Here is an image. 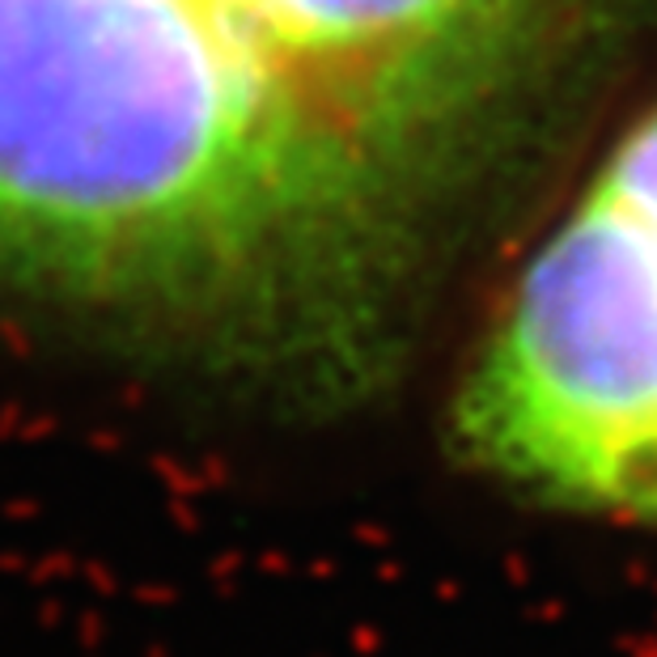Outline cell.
<instances>
[{
    "mask_svg": "<svg viewBox=\"0 0 657 657\" xmlns=\"http://www.w3.org/2000/svg\"><path fill=\"white\" fill-rule=\"evenodd\" d=\"M657 0H0V289L356 386L433 238Z\"/></svg>",
    "mask_w": 657,
    "mask_h": 657,
    "instance_id": "1",
    "label": "cell"
},
{
    "mask_svg": "<svg viewBox=\"0 0 657 657\" xmlns=\"http://www.w3.org/2000/svg\"><path fill=\"white\" fill-rule=\"evenodd\" d=\"M450 438L539 505L657 535V103L505 289Z\"/></svg>",
    "mask_w": 657,
    "mask_h": 657,
    "instance_id": "2",
    "label": "cell"
}]
</instances>
